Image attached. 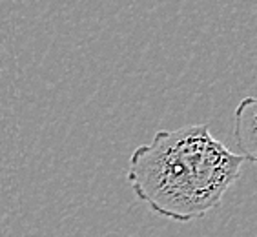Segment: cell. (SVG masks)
Returning <instances> with one entry per match:
<instances>
[{
  "instance_id": "cell-1",
  "label": "cell",
  "mask_w": 257,
  "mask_h": 237,
  "mask_svg": "<svg viewBox=\"0 0 257 237\" xmlns=\"http://www.w3.org/2000/svg\"><path fill=\"white\" fill-rule=\"evenodd\" d=\"M250 159L213 137L208 124L159 130L134 150L128 183L154 213L177 222L203 219L221 206Z\"/></svg>"
},
{
  "instance_id": "cell-2",
  "label": "cell",
  "mask_w": 257,
  "mask_h": 237,
  "mask_svg": "<svg viewBox=\"0 0 257 237\" xmlns=\"http://www.w3.org/2000/svg\"><path fill=\"white\" fill-rule=\"evenodd\" d=\"M235 139L242 148V155L255 161V99L246 97L235 111Z\"/></svg>"
}]
</instances>
